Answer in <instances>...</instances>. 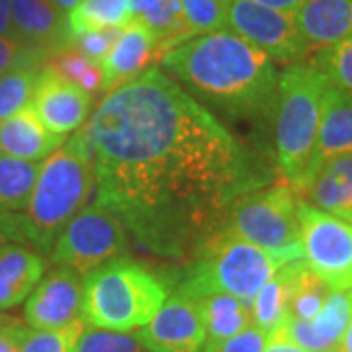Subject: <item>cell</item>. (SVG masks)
Listing matches in <instances>:
<instances>
[{
  "instance_id": "6da1fadb",
  "label": "cell",
  "mask_w": 352,
  "mask_h": 352,
  "mask_svg": "<svg viewBox=\"0 0 352 352\" xmlns=\"http://www.w3.org/2000/svg\"><path fill=\"white\" fill-rule=\"evenodd\" d=\"M85 127L96 201L159 256L190 261L266 182L227 127L157 67L110 90Z\"/></svg>"
},
{
  "instance_id": "7a4b0ae2",
  "label": "cell",
  "mask_w": 352,
  "mask_h": 352,
  "mask_svg": "<svg viewBox=\"0 0 352 352\" xmlns=\"http://www.w3.org/2000/svg\"><path fill=\"white\" fill-rule=\"evenodd\" d=\"M168 76L231 118L274 113V61L229 30L194 36L161 57Z\"/></svg>"
},
{
  "instance_id": "3957f363",
  "label": "cell",
  "mask_w": 352,
  "mask_h": 352,
  "mask_svg": "<svg viewBox=\"0 0 352 352\" xmlns=\"http://www.w3.org/2000/svg\"><path fill=\"white\" fill-rule=\"evenodd\" d=\"M96 186L92 145L87 127L76 129L63 147L41 161L38 180L24 212L28 245L50 254Z\"/></svg>"
},
{
  "instance_id": "277c9868",
  "label": "cell",
  "mask_w": 352,
  "mask_h": 352,
  "mask_svg": "<svg viewBox=\"0 0 352 352\" xmlns=\"http://www.w3.org/2000/svg\"><path fill=\"white\" fill-rule=\"evenodd\" d=\"M327 87V76L311 61L288 65L278 75L274 106L276 163L280 175L296 192L309 180Z\"/></svg>"
},
{
  "instance_id": "5b68a950",
  "label": "cell",
  "mask_w": 352,
  "mask_h": 352,
  "mask_svg": "<svg viewBox=\"0 0 352 352\" xmlns=\"http://www.w3.org/2000/svg\"><path fill=\"white\" fill-rule=\"evenodd\" d=\"M168 294L164 278L120 256L82 276L80 319L90 327L139 331L151 321Z\"/></svg>"
},
{
  "instance_id": "8992f818",
  "label": "cell",
  "mask_w": 352,
  "mask_h": 352,
  "mask_svg": "<svg viewBox=\"0 0 352 352\" xmlns=\"http://www.w3.org/2000/svg\"><path fill=\"white\" fill-rule=\"evenodd\" d=\"M284 264L288 263L274 252L221 229L194 252L176 292L196 300L208 294H231L251 305L256 292Z\"/></svg>"
},
{
  "instance_id": "52a82bcc",
  "label": "cell",
  "mask_w": 352,
  "mask_h": 352,
  "mask_svg": "<svg viewBox=\"0 0 352 352\" xmlns=\"http://www.w3.org/2000/svg\"><path fill=\"white\" fill-rule=\"evenodd\" d=\"M298 200V192L286 180L254 188L233 204L223 229L274 252L284 263L300 261Z\"/></svg>"
},
{
  "instance_id": "ba28073f",
  "label": "cell",
  "mask_w": 352,
  "mask_h": 352,
  "mask_svg": "<svg viewBox=\"0 0 352 352\" xmlns=\"http://www.w3.org/2000/svg\"><path fill=\"white\" fill-rule=\"evenodd\" d=\"M129 249L127 229L110 208L94 201L71 219L47 254L53 266L87 276L102 264L124 256Z\"/></svg>"
},
{
  "instance_id": "9c48e42d",
  "label": "cell",
  "mask_w": 352,
  "mask_h": 352,
  "mask_svg": "<svg viewBox=\"0 0 352 352\" xmlns=\"http://www.w3.org/2000/svg\"><path fill=\"white\" fill-rule=\"evenodd\" d=\"M303 263L331 289H352V223L298 200Z\"/></svg>"
},
{
  "instance_id": "30bf717a",
  "label": "cell",
  "mask_w": 352,
  "mask_h": 352,
  "mask_svg": "<svg viewBox=\"0 0 352 352\" xmlns=\"http://www.w3.org/2000/svg\"><path fill=\"white\" fill-rule=\"evenodd\" d=\"M226 28L264 51L274 63H300L311 53L296 28L294 16L268 8L256 0H233Z\"/></svg>"
},
{
  "instance_id": "8fae6325",
  "label": "cell",
  "mask_w": 352,
  "mask_h": 352,
  "mask_svg": "<svg viewBox=\"0 0 352 352\" xmlns=\"http://www.w3.org/2000/svg\"><path fill=\"white\" fill-rule=\"evenodd\" d=\"M141 344L149 352H201L206 325L196 298L175 292L138 331Z\"/></svg>"
},
{
  "instance_id": "7c38bea8",
  "label": "cell",
  "mask_w": 352,
  "mask_h": 352,
  "mask_svg": "<svg viewBox=\"0 0 352 352\" xmlns=\"http://www.w3.org/2000/svg\"><path fill=\"white\" fill-rule=\"evenodd\" d=\"M94 96L87 90L67 80L51 65H43L32 96V108L36 110L43 126L57 135H69L85 126L90 118Z\"/></svg>"
},
{
  "instance_id": "4fadbf2b",
  "label": "cell",
  "mask_w": 352,
  "mask_h": 352,
  "mask_svg": "<svg viewBox=\"0 0 352 352\" xmlns=\"http://www.w3.org/2000/svg\"><path fill=\"white\" fill-rule=\"evenodd\" d=\"M82 276L65 266L43 274L24 305L25 325L32 329L65 327L80 319Z\"/></svg>"
},
{
  "instance_id": "5bb4252c",
  "label": "cell",
  "mask_w": 352,
  "mask_h": 352,
  "mask_svg": "<svg viewBox=\"0 0 352 352\" xmlns=\"http://www.w3.org/2000/svg\"><path fill=\"white\" fill-rule=\"evenodd\" d=\"M163 55V47L151 32L141 24L131 22L120 32L110 53L98 65L104 76L102 90L108 94L113 88L135 80L153 69L157 61L161 63Z\"/></svg>"
},
{
  "instance_id": "9a60e30c",
  "label": "cell",
  "mask_w": 352,
  "mask_h": 352,
  "mask_svg": "<svg viewBox=\"0 0 352 352\" xmlns=\"http://www.w3.org/2000/svg\"><path fill=\"white\" fill-rule=\"evenodd\" d=\"M12 38L51 53L71 47L67 14L51 0H12Z\"/></svg>"
},
{
  "instance_id": "2e32d148",
  "label": "cell",
  "mask_w": 352,
  "mask_h": 352,
  "mask_svg": "<svg viewBox=\"0 0 352 352\" xmlns=\"http://www.w3.org/2000/svg\"><path fill=\"white\" fill-rule=\"evenodd\" d=\"M65 141V135H57L43 126L32 104L0 120V155L41 163L63 147Z\"/></svg>"
},
{
  "instance_id": "e0dca14e",
  "label": "cell",
  "mask_w": 352,
  "mask_h": 352,
  "mask_svg": "<svg viewBox=\"0 0 352 352\" xmlns=\"http://www.w3.org/2000/svg\"><path fill=\"white\" fill-rule=\"evenodd\" d=\"M298 196L352 223V153L327 159Z\"/></svg>"
},
{
  "instance_id": "ac0fdd59",
  "label": "cell",
  "mask_w": 352,
  "mask_h": 352,
  "mask_svg": "<svg viewBox=\"0 0 352 352\" xmlns=\"http://www.w3.org/2000/svg\"><path fill=\"white\" fill-rule=\"evenodd\" d=\"M45 274V258L22 243L0 247V311L18 307Z\"/></svg>"
},
{
  "instance_id": "d6986e66",
  "label": "cell",
  "mask_w": 352,
  "mask_h": 352,
  "mask_svg": "<svg viewBox=\"0 0 352 352\" xmlns=\"http://www.w3.org/2000/svg\"><path fill=\"white\" fill-rule=\"evenodd\" d=\"M294 22L311 53L352 34V0H305Z\"/></svg>"
},
{
  "instance_id": "ffe728a7",
  "label": "cell",
  "mask_w": 352,
  "mask_h": 352,
  "mask_svg": "<svg viewBox=\"0 0 352 352\" xmlns=\"http://www.w3.org/2000/svg\"><path fill=\"white\" fill-rule=\"evenodd\" d=\"M344 153H352V94L329 82L323 94V110L309 180L327 159Z\"/></svg>"
},
{
  "instance_id": "44dd1931",
  "label": "cell",
  "mask_w": 352,
  "mask_h": 352,
  "mask_svg": "<svg viewBox=\"0 0 352 352\" xmlns=\"http://www.w3.org/2000/svg\"><path fill=\"white\" fill-rule=\"evenodd\" d=\"M127 8L131 22L147 28L164 53L192 38L180 0H127Z\"/></svg>"
},
{
  "instance_id": "7402d4cb",
  "label": "cell",
  "mask_w": 352,
  "mask_h": 352,
  "mask_svg": "<svg viewBox=\"0 0 352 352\" xmlns=\"http://www.w3.org/2000/svg\"><path fill=\"white\" fill-rule=\"evenodd\" d=\"M206 340H221L251 327V305L231 294H208L198 298Z\"/></svg>"
},
{
  "instance_id": "603a6c76",
  "label": "cell",
  "mask_w": 352,
  "mask_h": 352,
  "mask_svg": "<svg viewBox=\"0 0 352 352\" xmlns=\"http://www.w3.org/2000/svg\"><path fill=\"white\" fill-rule=\"evenodd\" d=\"M282 272L286 274L289 288L288 317L311 321L321 311L331 288L303 263V258L284 264Z\"/></svg>"
},
{
  "instance_id": "cb8c5ba5",
  "label": "cell",
  "mask_w": 352,
  "mask_h": 352,
  "mask_svg": "<svg viewBox=\"0 0 352 352\" xmlns=\"http://www.w3.org/2000/svg\"><path fill=\"white\" fill-rule=\"evenodd\" d=\"M131 24L127 0H80L71 12L67 14L69 45L73 39L90 30L120 28L124 30Z\"/></svg>"
},
{
  "instance_id": "d4e9b609",
  "label": "cell",
  "mask_w": 352,
  "mask_h": 352,
  "mask_svg": "<svg viewBox=\"0 0 352 352\" xmlns=\"http://www.w3.org/2000/svg\"><path fill=\"white\" fill-rule=\"evenodd\" d=\"M41 163L0 155V208L24 212L38 180Z\"/></svg>"
},
{
  "instance_id": "484cf974",
  "label": "cell",
  "mask_w": 352,
  "mask_h": 352,
  "mask_svg": "<svg viewBox=\"0 0 352 352\" xmlns=\"http://www.w3.org/2000/svg\"><path fill=\"white\" fill-rule=\"evenodd\" d=\"M289 288L282 268L256 292L251 302L252 325L264 333H274L288 319Z\"/></svg>"
},
{
  "instance_id": "4316f807",
  "label": "cell",
  "mask_w": 352,
  "mask_h": 352,
  "mask_svg": "<svg viewBox=\"0 0 352 352\" xmlns=\"http://www.w3.org/2000/svg\"><path fill=\"white\" fill-rule=\"evenodd\" d=\"M352 315V289H331L321 311L311 319L315 337L325 352H335Z\"/></svg>"
},
{
  "instance_id": "83f0119b",
  "label": "cell",
  "mask_w": 352,
  "mask_h": 352,
  "mask_svg": "<svg viewBox=\"0 0 352 352\" xmlns=\"http://www.w3.org/2000/svg\"><path fill=\"white\" fill-rule=\"evenodd\" d=\"M45 63H24L0 75V120L32 102L34 88Z\"/></svg>"
},
{
  "instance_id": "f1b7e54d",
  "label": "cell",
  "mask_w": 352,
  "mask_h": 352,
  "mask_svg": "<svg viewBox=\"0 0 352 352\" xmlns=\"http://www.w3.org/2000/svg\"><path fill=\"white\" fill-rule=\"evenodd\" d=\"M47 65H51L59 75L75 82L76 87L87 90L92 96L102 90L104 76H102L100 67L87 59L76 47H63L51 53Z\"/></svg>"
},
{
  "instance_id": "f546056e",
  "label": "cell",
  "mask_w": 352,
  "mask_h": 352,
  "mask_svg": "<svg viewBox=\"0 0 352 352\" xmlns=\"http://www.w3.org/2000/svg\"><path fill=\"white\" fill-rule=\"evenodd\" d=\"M82 331V319L57 329H32L25 325L20 339V352H76Z\"/></svg>"
},
{
  "instance_id": "4dcf8cb0",
  "label": "cell",
  "mask_w": 352,
  "mask_h": 352,
  "mask_svg": "<svg viewBox=\"0 0 352 352\" xmlns=\"http://www.w3.org/2000/svg\"><path fill=\"white\" fill-rule=\"evenodd\" d=\"M311 63L327 76L333 87L352 94V34L329 47L315 51Z\"/></svg>"
},
{
  "instance_id": "1f68e13d",
  "label": "cell",
  "mask_w": 352,
  "mask_h": 352,
  "mask_svg": "<svg viewBox=\"0 0 352 352\" xmlns=\"http://www.w3.org/2000/svg\"><path fill=\"white\" fill-rule=\"evenodd\" d=\"M231 2L233 0H180L190 36L226 30Z\"/></svg>"
},
{
  "instance_id": "d6a6232c",
  "label": "cell",
  "mask_w": 352,
  "mask_h": 352,
  "mask_svg": "<svg viewBox=\"0 0 352 352\" xmlns=\"http://www.w3.org/2000/svg\"><path fill=\"white\" fill-rule=\"evenodd\" d=\"M76 352H149L139 340L138 335L110 331V329L90 327L85 325V331L78 339Z\"/></svg>"
},
{
  "instance_id": "836d02e7",
  "label": "cell",
  "mask_w": 352,
  "mask_h": 352,
  "mask_svg": "<svg viewBox=\"0 0 352 352\" xmlns=\"http://www.w3.org/2000/svg\"><path fill=\"white\" fill-rule=\"evenodd\" d=\"M51 51L25 45L18 39L0 36V75L24 63H47Z\"/></svg>"
},
{
  "instance_id": "e575fe53",
  "label": "cell",
  "mask_w": 352,
  "mask_h": 352,
  "mask_svg": "<svg viewBox=\"0 0 352 352\" xmlns=\"http://www.w3.org/2000/svg\"><path fill=\"white\" fill-rule=\"evenodd\" d=\"M266 342H268V333L251 325L233 337L221 340H206L201 352H264Z\"/></svg>"
},
{
  "instance_id": "d590c367",
  "label": "cell",
  "mask_w": 352,
  "mask_h": 352,
  "mask_svg": "<svg viewBox=\"0 0 352 352\" xmlns=\"http://www.w3.org/2000/svg\"><path fill=\"white\" fill-rule=\"evenodd\" d=\"M120 28H104V30H90L80 36H76L71 47H76L87 59L94 65H100L104 57L110 53L116 39L120 36Z\"/></svg>"
},
{
  "instance_id": "8d00e7d4",
  "label": "cell",
  "mask_w": 352,
  "mask_h": 352,
  "mask_svg": "<svg viewBox=\"0 0 352 352\" xmlns=\"http://www.w3.org/2000/svg\"><path fill=\"white\" fill-rule=\"evenodd\" d=\"M6 243L28 245L24 214L22 212H8V210L0 208V247Z\"/></svg>"
},
{
  "instance_id": "74e56055",
  "label": "cell",
  "mask_w": 352,
  "mask_h": 352,
  "mask_svg": "<svg viewBox=\"0 0 352 352\" xmlns=\"http://www.w3.org/2000/svg\"><path fill=\"white\" fill-rule=\"evenodd\" d=\"M24 323L8 317L0 327V352H20V339L24 333Z\"/></svg>"
},
{
  "instance_id": "f35d334b",
  "label": "cell",
  "mask_w": 352,
  "mask_h": 352,
  "mask_svg": "<svg viewBox=\"0 0 352 352\" xmlns=\"http://www.w3.org/2000/svg\"><path fill=\"white\" fill-rule=\"evenodd\" d=\"M264 352H311L307 349H303L300 344H296L294 340H289L288 337H284L282 333H270L268 335V342H266V349Z\"/></svg>"
},
{
  "instance_id": "ab89813d",
  "label": "cell",
  "mask_w": 352,
  "mask_h": 352,
  "mask_svg": "<svg viewBox=\"0 0 352 352\" xmlns=\"http://www.w3.org/2000/svg\"><path fill=\"white\" fill-rule=\"evenodd\" d=\"M0 36L12 38V0H0Z\"/></svg>"
},
{
  "instance_id": "60d3db41",
  "label": "cell",
  "mask_w": 352,
  "mask_h": 352,
  "mask_svg": "<svg viewBox=\"0 0 352 352\" xmlns=\"http://www.w3.org/2000/svg\"><path fill=\"white\" fill-rule=\"evenodd\" d=\"M256 2H261V4L268 6V8H274V10H280V12L294 16V14L302 8V4L305 0H256Z\"/></svg>"
},
{
  "instance_id": "b9f144b4",
  "label": "cell",
  "mask_w": 352,
  "mask_h": 352,
  "mask_svg": "<svg viewBox=\"0 0 352 352\" xmlns=\"http://www.w3.org/2000/svg\"><path fill=\"white\" fill-rule=\"evenodd\" d=\"M335 352H352V315H351V321H349V327H346V331H344L342 339L339 340V344H337Z\"/></svg>"
},
{
  "instance_id": "7bdbcfd3",
  "label": "cell",
  "mask_w": 352,
  "mask_h": 352,
  "mask_svg": "<svg viewBox=\"0 0 352 352\" xmlns=\"http://www.w3.org/2000/svg\"><path fill=\"white\" fill-rule=\"evenodd\" d=\"M51 2H53V4H55V6H57V8H59L63 14H69L73 8H75L76 4L80 2V0H51Z\"/></svg>"
},
{
  "instance_id": "ee69618b",
  "label": "cell",
  "mask_w": 352,
  "mask_h": 352,
  "mask_svg": "<svg viewBox=\"0 0 352 352\" xmlns=\"http://www.w3.org/2000/svg\"><path fill=\"white\" fill-rule=\"evenodd\" d=\"M6 319H8V317H6V315H2V314H0V327H2V325H4V323H6Z\"/></svg>"
}]
</instances>
